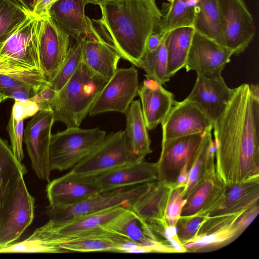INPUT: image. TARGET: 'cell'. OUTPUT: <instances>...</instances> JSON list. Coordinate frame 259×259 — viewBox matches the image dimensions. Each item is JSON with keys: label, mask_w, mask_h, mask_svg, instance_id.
<instances>
[{"label": "cell", "mask_w": 259, "mask_h": 259, "mask_svg": "<svg viewBox=\"0 0 259 259\" xmlns=\"http://www.w3.org/2000/svg\"><path fill=\"white\" fill-rule=\"evenodd\" d=\"M217 175L226 186L259 179V89L243 83L213 122Z\"/></svg>", "instance_id": "6da1fadb"}, {"label": "cell", "mask_w": 259, "mask_h": 259, "mask_svg": "<svg viewBox=\"0 0 259 259\" xmlns=\"http://www.w3.org/2000/svg\"><path fill=\"white\" fill-rule=\"evenodd\" d=\"M99 6L101 17L95 21L103 37L137 67L148 39L159 31L162 14L155 0H109Z\"/></svg>", "instance_id": "7a4b0ae2"}, {"label": "cell", "mask_w": 259, "mask_h": 259, "mask_svg": "<svg viewBox=\"0 0 259 259\" xmlns=\"http://www.w3.org/2000/svg\"><path fill=\"white\" fill-rule=\"evenodd\" d=\"M107 81L81 61L50 105L55 121L63 122L67 127H79Z\"/></svg>", "instance_id": "3957f363"}, {"label": "cell", "mask_w": 259, "mask_h": 259, "mask_svg": "<svg viewBox=\"0 0 259 259\" xmlns=\"http://www.w3.org/2000/svg\"><path fill=\"white\" fill-rule=\"evenodd\" d=\"M106 132L99 127H67L52 134L49 149L51 170L63 171L73 167L104 140Z\"/></svg>", "instance_id": "277c9868"}, {"label": "cell", "mask_w": 259, "mask_h": 259, "mask_svg": "<svg viewBox=\"0 0 259 259\" xmlns=\"http://www.w3.org/2000/svg\"><path fill=\"white\" fill-rule=\"evenodd\" d=\"M152 182L101 192L71 206L48 208L47 212L50 220L62 224L116 206L131 209Z\"/></svg>", "instance_id": "5b68a950"}, {"label": "cell", "mask_w": 259, "mask_h": 259, "mask_svg": "<svg viewBox=\"0 0 259 259\" xmlns=\"http://www.w3.org/2000/svg\"><path fill=\"white\" fill-rule=\"evenodd\" d=\"M218 3L223 45L234 55H239L253 39V19L243 0H218Z\"/></svg>", "instance_id": "8992f818"}, {"label": "cell", "mask_w": 259, "mask_h": 259, "mask_svg": "<svg viewBox=\"0 0 259 259\" xmlns=\"http://www.w3.org/2000/svg\"><path fill=\"white\" fill-rule=\"evenodd\" d=\"M136 160H139L132 155L124 131H119L106 135L70 171L81 176H94Z\"/></svg>", "instance_id": "52a82bcc"}, {"label": "cell", "mask_w": 259, "mask_h": 259, "mask_svg": "<svg viewBox=\"0 0 259 259\" xmlns=\"http://www.w3.org/2000/svg\"><path fill=\"white\" fill-rule=\"evenodd\" d=\"M137 244L102 226L70 236L53 239L49 243L51 253L110 251L127 252Z\"/></svg>", "instance_id": "ba28073f"}, {"label": "cell", "mask_w": 259, "mask_h": 259, "mask_svg": "<svg viewBox=\"0 0 259 259\" xmlns=\"http://www.w3.org/2000/svg\"><path fill=\"white\" fill-rule=\"evenodd\" d=\"M139 87L136 67L117 68L98 94L89 114L93 116L110 111L125 114L138 95Z\"/></svg>", "instance_id": "9c48e42d"}, {"label": "cell", "mask_w": 259, "mask_h": 259, "mask_svg": "<svg viewBox=\"0 0 259 259\" xmlns=\"http://www.w3.org/2000/svg\"><path fill=\"white\" fill-rule=\"evenodd\" d=\"M55 122L50 109L38 111L27 122L24 132V142L32 168L40 180L50 181L51 169L49 149L51 130Z\"/></svg>", "instance_id": "30bf717a"}, {"label": "cell", "mask_w": 259, "mask_h": 259, "mask_svg": "<svg viewBox=\"0 0 259 259\" xmlns=\"http://www.w3.org/2000/svg\"><path fill=\"white\" fill-rule=\"evenodd\" d=\"M37 22V17L32 12L1 45L0 58L41 73L38 49Z\"/></svg>", "instance_id": "8fae6325"}, {"label": "cell", "mask_w": 259, "mask_h": 259, "mask_svg": "<svg viewBox=\"0 0 259 259\" xmlns=\"http://www.w3.org/2000/svg\"><path fill=\"white\" fill-rule=\"evenodd\" d=\"M37 18L40 68L45 79L50 82L71 47L70 37L50 16Z\"/></svg>", "instance_id": "7c38bea8"}, {"label": "cell", "mask_w": 259, "mask_h": 259, "mask_svg": "<svg viewBox=\"0 0 259 259\" xmlns=\"http://www.w3.org/2000/svg\"><path fill=\"white\" fill-rule=\"evenodd\" d=\"M234 55L233 52L211 38L195 31L185 68L206 77H222V71Z\"/></svg>", "instance_id": "4fadbf2b"}, {"label": "cell", "mask_w": 259, "mask_h": 259, "mask_svg": "<svg viewBox=\"0 0 259 259\" xmlns=\"http://www.w3.org/2000/svg\"><path fill=\"white\" fill-rule=\"evenodd\" d=\"M206 131L161 142V151L156 162L157 181L175 184L180 171L192 161L204 140Z\"/></svg>", "instance_id": "5bb4252c"}, {"label": "cell", "mask_w": 259, "mask_h": 259, "mask_svg": "<svg viewBox=\"0 0 259 259\" xmlns=\"http://www.w3.org/2000/svg\"><path fill=\"white\" fill-rule=\"evenodd\" d=\"M212 123L196 104L185 99L171 108L161 123L162 142L204 132L212 127Z\"/></svg>", "instance_id": "9a60e30c"}, {"label": "cell", "mask_w": 259, "mask_h": 259, "mask_svg": "<svg viewBox=\"0 0 259 259\" xmlns=\"http://www.w3.org/2000/svg\"><path fill=\"white\" fill-rule=\"evenodd\" d=\"M227 187L217 175L215 164H211L184 198L181 215L209 216L220 203Z\"/></svg>", "instance_id": "2e32d148"}, {"label": "cell", "mask_w": 259, "mask_h": 259, "mask_svg": "<svg viewBox=\"0 0 259 259\" xmlns=\"http://www.w3.org/2000/svg\"><path fill=\"white\" fill-rule=\"evenodd\" d=\"M88 177L100 192L150 183L157 180L156 162L136 160Z\"/></svg>", "instance_id": "e0dca14e"}, {"label": "cell", "mask_w": 259, "mask_h": 259, "mask_svg": "<svg viewBox=\"0 0 259 259\" xmlns=\"http://www.w3.org/2000/svg\"><path fill=\"white\" fill-rule=\"evenodd\" d=\"M34 209V198L28 192L22 178L12 205L0 224V248L19 239L32 223Z\"/></svg>", "instance_id": "ac0fdd59"}, {"label": "cell", "mask_w": 259, "mask_h": 259, "mask_svg": "<svg viewBox=\"0 0 259 259\" xmlns=\"http://www.w3.org/2000/svg\"><path fill=\"white\" fill-rule=\"evenodd\" d=\"M102 227L150 248L153 252L177 253L170 245L160 241L146 221L131 209L125 208Z\"/></svg>", "instance_id": "d6986e66"}, {"label": "cell", "mask_w": 259, "mask_h": 259, "mask_svg": "<svg viewBox=\"0 0 259 259\" xmlns=\"http://www.w3.org/2000/svg\"><path fill=\"white\" fill-rule=\"evenodd\" d=\"M46 192L49 208L71 206L101 193L89 177L70 171L50 181Z\"/></svg>", "instance_id": "ffe728a7"}, {"label": "cell", "mask_w": 259, "mask_h": 259, "mask_svg": "<svg viewBox=\"0 0 259 259\" xmlns=\"http://www.w3.org/2000/svg\"><path fill=\"white\" fill-rule=\"evenodd\" d=\"M259 212L253 205L245 210L235 221L201 235H196L183 245L187 252L212 251L224 247L237 239L252 223Z\"/></svg>", "instance_id": "44dd1931"}, {"label": "cell", "mask_w": 259, "mask_h": 259, "mask_svg": "<svg viewBox=\"0 0 259 259\" xmlns=\"http://www.w3.org/2000/svg\"><path fill=\"white\" fill-rule=\"evenodd\" d=\"M83 39L82 62L93 72L108 81L117 69L121 56L95 25Z\"/></svg>", "instance_id": "7402d4cb"}, {"label": "cell", "mask_w": 259, "mask_h": 259, "mask_svg": "<svg viewBox=\"0 0 259 259\" xmlns=\"http://www.w3.org/2000/svg\"><path fill=\"white\" fill-rule=\"evenodd\" d=\"M234 92V89L229 88L223 77L212 78L197 75L186 99L196 104L213 122L223 112Z\"/></svg>", "instance_id": "603a6c76"}, {"label": "cell", "mask_w": 259, "mask_h": 259, "mask_svg": "<svg viewBox=\"0 0 259 259\" xmlns=\"http://www.w3.org/2000/svg\"><path fill=\"white\" fill-rule=\"evenodd\" d=\"M142 111L148 130H152L161 123L171 108L177 104L174 95L162 84L151 79H145L138 91Z\"/></svg>", "instance_id": "cb8c5ba5"}, {"label": "cell", "mask_w": 259, "mask_h": 259, "mask_svg": "<svg viewBox=\"0 0 259 259\" xmlns=\"http://www.w3.org/2000/svg\"><path fill=\"white\" fill-rule=\"evenodd\" d=\"M175 184L152 182L149 188L133 205L131 209L143 219L150 227L165 228L166 207Z\"/></svg>", "instance_id": "d4e9b609"}, {"label": "cell", "mask_w": 259, "mask_h": 259, "mask_svg": "<svg viewBox=\"0 0 259 259\" xmlns=\"http://www.w3.org/2000/svg\"><path fill=\"white\" fill-rule=\"evenodd\" d=\"M26 172L25 165L15 158L10 146L0 137V224L12 205L20 180Z\"/></svg>", "instance_id": "484cf974"}, {"label": "cell", "mask_w": 259, "mask_h": 259, "mask_svg": "<svg viewBox=\"0 0 259 259\" xmlns=\"http://www.w3.org/2000/svg\"><path fill=\"white\" fill-rule=\"evenodd\" d=\"M84 0H59L49 11L53 20L76 40L88 35L94 24L84 13Z\"/></svg>", "instance_id": "4316f807"}, {"label": "cell", "mask_w": 259, "mask_h": 259, "mask_svg": "<svg viewBox=\"0 0 259 259\" xmlns=\"http://www.w3.org/2000/svg\"><path fill=\"white\" fill-rule=\"evenodd\" d=\"M125 115L126 124L124 132L130 151L136 159H144L152 150L139 100L133 101Z\"/></svg>", "instance_id": "83f0119b"}, {"label": "cell", "mask_w": 259, "mask_h": 259, "mask_svg": "<svg viewBox=\"0 0 259 259\" xmlns=\"http://www.w3.org/2000/svg\"><path fill=\"white\" fill-rule=\"evenodd\" d=\"M227 187L220 203L209 216L240 211L258 203L259 179Z\"/></svg>", "instance_id": "f1b7e54d"}, {"label": "cell", "mask_w": 259, "mask_h": 259, "mask_svg": "<svg viewBox=\"0 0 259 259\" xmlns=\"http://www.w3.org/2000/svg\"><path fill=\"white\" fill-rule=\"evenodd\" d=\"M195 30L191 27H181L166 33L164 43L167 55V76L169 79L185 67Z\"/></svg>", "instance_id": "f546056e"}, {"label": "cell", "mask_w": 259, "mask_h": 259, "mask_svg": "<svg viewBox=\"0 0 259 259\" xmlns=\"http://www.w3.org/2000/svg\"><path fill=\"white\" fill-rule=\"evenodd\" d=\"M198 0H174L163 5L159 32L165 34L173 29L185 27L193 28L195 10Z\"/></svg>", "instance_id": "4dcf8cb0"}, {"label": "cell", "mask_w": 259, "mask_h": 259, "mask_svg": "<svg viewBox=\"0 0 259 259\" xmlns=\"http://www.w3.org/2000/svg\"><path fill=\"white\" fill-rule=\"evenodd\" d=\"M195 31L223 45L218 0H198L195 10Z\"/></svg>", "instance_id": "1f68e13d"}, {"label": "cell", "mask_w": 259, "mask_h": 259, "mask_svg": "<svg viewBox=\"0 0 259 259\" xmlns=\"http://www.w3.org/2000/svg\"><path fill=\"white\" fill-rule=\"evenodd\" d=\"M212 128L210 127L206 131L202 144L193 159L189 171L188 180L184 189V198L209 166L215 163V147L214 141L212 139Z\"/></svg>", "instance_id": "d6a6232c"}, {"label": "cell", "mask_w": 259, "mask_h": 259, "mask_svg": "<svg viewBox=\"0 0 259 259\" xmlns=\"http://www.w3.org/2000/svg\"><path fill=\"white\" fill-rule=\"evenodd\" d=\"M165 36L155 51L144 52L137 66L145 72L144 76L146 79H153L161 84L170 80L166 73L167 55Z\"/></svg>", "instance_id": "836d02e7"}, {"label": "cell", "mask_w": 259, "mask_h": 259, "mask_svg": "<svg viewBox=\"0 0 259 259\" xmlns=\"http://www.w3.org/2000/svg\"><path fill=\"white\" fill-rule=\"evenodd\" d=\"M32 12L18 0H0V47Z\"/></svg>", "instance_id": "e575fe53"}, {"label": "cell", "mask_w": 259, "mask_h": 259, "mask_svg": "<svg viewBox=\"0 0 259 259\" xmlns=\"http://www.w3.org/2000/svg\"><path fill=\"white\" fill-rule=\"evenodd\" d=\"M83 37L76 40L59 68L56 76L48 85L59 92L72 76L82 61Z\"/></svg>", "instance_id": "d590c367"}, {"label": "cell", "mask_w": 259, "mask_h": 259, "mask_svg": "<svg viewBox=\"0 0 259 259\" xmlns=\"http://www.w3.org/2000/svg\"><path fill=\"white\" fill-rule=\"evenodd\" d=\"M27 115L18 107L13 105L8 125L10 137V148L15 158L22 162L24 154L23 149L24 138V120Z\"/></svg>", "instance_id": "8d00e7d4"}, {"label": "cell", "mask_w": 259, "mask_h": 259, "mask_svg": "<svg viewBox=\"0 0 259 259\" xmlns=\"http://www.w3.org/2000/svg\"><path fill=\"white\" fill-rule=\"evenodd\" d=\"M0 74L10 76L39 89L49 83L40 72L19 66L1 58Z\"/></svg>", "instance_id": "74e56055"}, {"label": "cell", "mask_w": 259, "mask_h": 259, "mask_svg": "<svg viewBox=\"0 0 259 259\" xmlns=\"http://www.w3.org/2000/svg\"><path fill=\"white\" fill-rule=\"evenodd\" d=\"M40 89L10 76L0 74V94L6 99L29 100Z\"/></svg>", "instance_id": "f35d334b"}, {"label": "cell", "mask_w": 259, "mask_h": 259, "mask_svg": "<svg viewBox=\"0 0 259 259\" xmlns=\"http://www.w3.org/2000/svg\"><path fill=\"white\" fill-rule=\"evenodd\" d=\"M207 217L198 213L180 217L176 228L177 235L183 244L195 236Z\"/></svg>", "instance_id": "ab89813d"}, {"label": "cell", "mask_w": 259, "mask_h": 259, "mask_svg": "<svg viewBox=\"0 0 259 259\" xmlns=\"http://www.w3.org/2000/svg\"><path fill=\"white\" fill-rule=\"evenodd\" d=\"M184 187H175L171 193L165 212V220L169 226L176 227L181 216L185 203L183 198Z\"/></svg>", "instance_id": "60d3db41"}, {"label": "cell", "mask_w": 259, "mask_h": 259, "mask_svg": "<svg viewBox=\"0 0 259 259\" xmlns=\"http://www.w3.org/2000/svg\"><path fill=\"white\" fill-rule=\"evenodd\" d=\"M57 93L58 92L47 85L41 88L29 100L36 103L40 107L41 110L50 109V105L56 97Z\"/></svg>", "instance_id": "b9f144b4"}, {"label": "cell", "mask_w": 259, "mask_h": 259, "mask_svg": "<svg viewBox=\"0 0 259 259\" xmlns=\"http://www.w3.org/2000/svg\"><path fill=\"white\" fill-rule=\"evenodd\" d=\"M59 0H36L32 13L38 17L49 16V11L52 6Z\"/></svg>", "instance_id": "7bdbcfd3"}, {"label": "cell", "mask_w": 259, "mask_h": 259, "mask_svg": "<svg viewBox=\"0 0 259 259\" xmlns=\"http://www.w3.org/2000/svg\"><path fill=\"white\" fill-rule=\"evenodd\" d=\"M165 34L158 32L150 35L147 41L145 52L155 51L163 40Z\"/></svg>", "instance_id": "ee69618b"}, {"label": "cell", "mask_w": 259, "mask_h": 259, "mask_svg": "<svg viewBox=\"0 0 259 259\" xmlns=\"http://www.w3.org/2000/svg\"><path fill=\"white\" fill-rule=\"evenodd\" d=\"M192 161L186 162L179 172L176 181L175 183V187L185 186L188 177V174Z\"/></svg>", "instance_id": "f6af8a7d"}, {"label": "cell", "mask_w": 259, "mask_h": 259, "mask_svg": "<svg viewBox=\"0 0 259 259\" xmlns=\"http://www.w3.org/2000/svg\"><path fill=\"white\" fill-rule=\"evenodd\" d=\"M25 8L32 12L35 0H18Z\"/></svg>", "instance_id": "bcb514c9"}, {"label": "cell", "mask_w": 259, "mask_h": 259, "mask_svg": "<svg viewBox=\"0 0 259 259\" xmlns=\"http://www.w3.org/2000/svg\"><path fill=\"white\" fill-rule=\"evenodd\" d=\"M109 0H84L85 4H92L94 5H99L101 3Z\"/></svg>", "instance_id": "7dc6e473"}, {"label": "cell", "mask_w": 259, "mask_h": 259, "mask_svg": "<svg viewBox=\"0 0 259 259\" xmlns=\"http://www.w3.org/2000/svg\"><path fill=\"white\" fill-rule=\"evenodd\" d=\"M5 100H6L5 98L1 94H0V103Z\"/></svg>", "instance_id": "c3c4849f"}, {"label": "cell", "mask_w": 259, "mask_h": 259, "mask_svg": "<svg viewBox=\"0 0 259 259\" xmlns=\"http://www.w3.org/2000/svg\"><path fill=\"white\" fill-rule=\"evenodd\" d=\"M169 4H171L174 0H167Z\"/></svg>", "instance_id": "681fc988"}, {"label": "cell", "mask_w": 259, "mask_h": 259, "mask_svg": "<svg viewBox=\"0 0 259 259\" xmlns=\"http://www.w3.org/2000/svg\"><path fill=\"white\" fill-rule=\"evenodd\" d=\"M36 1V0H35L34 4H35V3Z\"/></svg>", "instance_id": "f907efd6"}]
</instances>
